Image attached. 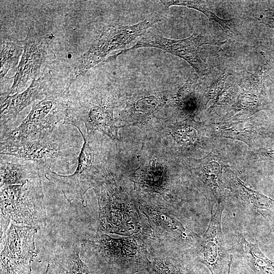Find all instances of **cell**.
Here are the masks:
<instances>
[{"label": "cell", "instance_id": "6da1fadb", "mask_svg": "<svg viewBox=\"0 0 274 274\" xmlns=\"http://www.w3.org/2000/svg\"><path fill=\"white\" fill-rule=\"evenodd\" d=\"M55 129L51 134L37 140H2L1 155L33 162L51 169L55 166H68L74 164L78 159L79 146Z\"/></svg>", "mask_w": 274, "mask_h": 274}, {"label": "cell", "instance_id": "7a4b0ae2", "mask_svg": "<svg viewBox=\"0 0 274 274\" xmlns=\"http://www.w3.org/2000/svg\"><path fill=\"white\" fill-rule=\"evenodd\" d=\"M41 179L1 188V220L40 229L46 225Z\"/></svg>", "mask_w": 274, "mask_h": 274}, {"label": "cell", "instance_id": "3957f363", "mask_svg": "<svg viewBox=\"0 0 274 274\" xmlns=\"http://www.w3.org/2000/svg\"><path fill=\"white\" fill-rule=\"evenodd\" d=\"M114 98L111 93L81 88L76 95L70 93L66 116L63 124L80 127L83 122L87 134L96 130L112 139L117 134L113 118Z\"/></svg>", "mask_w": 274, "mask_h": 274}, {"label": "cell", "instance_id": "277c9868", "mask_svg": "<svg viewBox=\"0 0 274 274\" xmlns=\"http://www.w3.org/2000/svg\"><path fill=\"white\" fill-rule=\"evenodd\" d=\"M159 21L157 17L147 18L132 25L115 24L108 27L95 39L89 49L81 55L74 65L67 84H71L81 76L101 62L112 51L123 48Z\"/></svg>", "mask_w": 274, "mask_h": 274}, {"label": "cell", "instance_id": "5b68a950", "mask_svg": "<svg viewBox=\"0 0 274 274\" xmlns=\"http://www.w3.org/2000/svg\"><path fill=\"white\" fill-rule=\"evenodd\" d=\"M70 87L59 91L51 89L42 99L32 106L22 123L9 134L10 139L28 141L51 134L58 123L64 120L68 108Z\"/></svg>", "mask_w": 274, "mask_h": 274}, {"label": "cell", "instance_id": "8992f818", "mask_svg": "<svg viewBox=\"0 0 274 274\" xmlns=\"http://www.w3.org/2000/svg\"><path fill=\"white\" fill-rule=\"evenodd\" d=\"M84 140L78 156V165L71 175H61L50 168L45 170V178L54 184L63 193L65 198L71 204L74 200L80 201L86 207V192L93 186L101 176L96 164V154L90 140V135L83 133L78 127Z\"/></svg>", "mask_w": 274, "mask_h": 274}, {"label": "cell", "instance_id": "52a82bcc", "mask_svg": "<svg viewBox=\"0 0 274 274\" xmlns=\"http://www.w3.org/2000/svg\"><path fill=\"white\" fill-rule=\"evenodd\" d=\"M38 229L11 224L1 243V274H30Z\"/></svg>", "mask_w": 274, "mask_h": 274}, {"label": "cell", "instance_id": "ba28073f", "mask_svg": "<svg viewBox=\"0 0 274 274\" xmlns=\"http://www.w3.org/2000/svg\"><path fill=\"white\" fill-rule=\"evenodd\" d=\"M225 42L210 40L206 36L192 35L181 40L166 38L162 35L149 33L141 39L130 48L120 52L116 57L128 51L142 47H153L160 49L166 52L178 56L187 61L199 74H203L207 70V64L200 58L199 55V47L205 44L220 47Z\"/></svg>", "mask_w": 274, "mask_h": 274}, {"label": "cell", "instance_id": "9c48e42d", "mask_svg": "<svg viewBox=\"0 0 274 274\" xmlns=\"http://www.w3.org/2000/svg\"><path fill=\"white\" fill-rule=\"evenodd\" d=\"M54 38L53 34L42 35L33 26L30 27L25 39L21 41L23 52L9 95L19 93L29 80L39 77Z\"/></svg>", "mask_w": 274, "mask_h": 274}, {"label": "cell", "instance_id": "30bf717a", "mask_svg": "<svg viewBox=\"0 0 274 274\" xmlns=\"http://www.w3.org/2000/svg\"><path fill=\"white\" fill-rule=\"evenodd\" d=\"M53 82L52 73L33 80L23 92L13 95L7 93L1 96V141L13 130L12 127L17 115L35 101L44 98L50 90Z\"/></svg>", "mask_w": 274, "mask_h": 274}, {"label": "cell", "instance_id": "8fae6325", "mask_svg": "<svg viewBox=\"0 0 274 274\" xmlns=\"http://www.w3.org/2000/svg\"><path fill=\"white\" fill-rule=\"evenodd\" d=\"M223 208V203L220 199L216 210L211 214L209 225L198 247L199 260L212 274H222L232 260V255H229L227 251L221 228Z\"/></svg>", "mask_w": 274, "mask_h": 274}, {"label": "cell", "instance_id": "7c38bea8", "mask_svg": "<svg viewBox=\"0 0 274 274\" xmlns=\"http://www.w3.org/2000/svg\"><path fill=\"white\" fill-rule=\"evenodd\" d=\"M229 181L232 191L247 210L259 214L274 227V199L254 190L232 172Z\"/></svg>", "mask_w": 274, "mask_h": 274}, {"label": "cell", "instance_id": "4fadbf2b", "mask_svg": "<svg viewBox=\"0 0 274 274\" xmlns=\"http://www.w3.org/2000/svg\"><path fill=\"white\" fill-rule=\"evenodd\" d=\"M233 229L244 261L254 274H274V261L268 259L259 248L258 241L252 243L245 238L233 214Z\"/></svg>", "mask_w": 274, "mask_h": 274}, {"label": "cell", "instance_id": "5bb4252c", "mask_svg": "<svg viewBox=\"0 0 274 274\" xmlns=\"http://www.w3.org/2000/svg\"><path fill=\"white\" fill-rule=\"evenodd\" d=\"M0 164L1 188L23 184L31 179L45 178L46 168L33 162H9L1 157Z\"/></svg>", "mask_w": 274, "mask_h": 274}, {"label": "cell", "instance_id": "9a60e30c", "mask_svg": "<svg viewBox=\"0 0 274 274\" xmlns=\"http://www.w3.org/2000/svg\"><path fill=\"white\" fill-rule=\"evenodd\" d=\"M57 274H94L80 257V248L72 245L60 250L51 262Z\"/></svg>", "mask_w": 274, "mask_h": 274}, {"label": "cell", "instance_id": "2e32d148", "mask_svg": "<svg viewBox=\"0 0 274 274\" xmlns=\"http://www.w3.org/2000/svg\"><path fill=\"white\" fill-rule=\"evenodd\" d=\"M21 41H4L1 44V79L4 77L10 70H17V65L22 54Z\"/></svg>", "mask_w": 274, "mask_h": 274}, {"label": "cell", "instance_id": "e0dca14e", "mask_svg": "<svg viewBox=\"0 0 274 274\" xmlns=\"http://www.w3.org/2000/svg\"><path fill=\"white\" fill-rule=\"evenodd\" d=\"M160 2L165 8L168 9L170 6L177 5L187 7L196 9L205 14L209 19L213 20L223 28L226 33L232 32V26L234 19L224 20L219 18L208 8L204 1H161Z\"/></svg>", "mask_w": 274, "mask_h": 274}, {"label": "cell", "instance_id": "ac0fdd59", "mask_svg": "<svg viewBox=\"0 0 274 274\" xmlns=\"http://www.w3.org/2000/svg\"><path fill=\"white\" fill-rule=\"evenodd\" d=\"M157 104V99L151 96L139 100L135 106V110L136 113L141 115L149 114L156 110Z\"/></svg>", "mask_w": 274, "mask_h": 274}, {"label": "cell", "instance_id": "d6986e66", "mask_svg": "<svg viewBox=\"0 0 274 274\" xmlns=\"http://www.w3.org/2000/svg\"><path fill=\"white\" fill-rule=\"evenodd\" d=\"M155 267L158 274H181L176 269L170 268L163 263L157 262L155 264Z\"/></svg>", "mask_w": 274, "mask_h": 274}, {"label": "cell", "instance_id": "ffe728a7", "mask_svg": "<svg viewBox=\"0 0 274 274\" xmlns=\"http://www.w3.org/2000/svg\"><path fill=\"white\" fill-rule=\"evenodd\" d=\"M258 154L264 159L274 160V148L260 149Z\"/></svg>", "mask_w": 274, "mask_h": 274}, {"label": "cell", "instance_id": "44dd1931", "mask_svg": "<svg viewBox=\"0 0 274 274\" xmlns=\"http://www.w3.org/2000/svg\"><path fill=\"white\" fill-rule=\"evenodd\" d=\"M42 274H57L51 263H49L44 272Z\"/></svg>", "mask_w": 274, "mask_h": 274}, {"label": "cell", "instance_id": "7402d4cb", "mask_svg": "<svg viewBox=\"0 0 274 274\" xmlns=\"http://www.w3.org/2000/svg\"><path fill=\"white\" fill-rule=\"evenodd\" d=\"M232 262V260H231L228 266L224 269L223 272V274H230V268H231V265Z\"/></svg>", "mask_w": 274, "mask_h": 274}]
</instances>
